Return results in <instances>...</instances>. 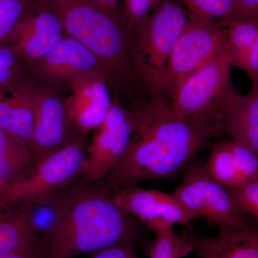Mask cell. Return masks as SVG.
I'll return each mask as SVG.
<instances>
[{
  "instance_id": "ba28073f",
  "label": "cell",
  "mask_w": 258,
  "mask_h": 258,
  "mask_svg": "<svg viewBox=\"0 0 258 258\" xmlns=\"http://www.w3.org/2000/svg\"><path fill=\"white\" fill-rule=\"evenodd\" d=\"M172 194L188 211L198 218L205 217L220 230L238 223L245 215L201 161L194 160L185 168L182 181Z\"/></svg>"
},
{
  "instance_id": "277c9868",
  "label": "cell",
  "mask_w": 258,
  "mask_h": 258,
  "mask_svg": "<svg viewBox=\"0 0 258 258\" xmlns=\"http://www.w3.org/2000/svg\"><path fill=\"white\" fill-rule=\"evenodd\" d=\"M188 20L187 12L177 2L164 0L134 30V74L149 95V101H169L166 91L168 63Z\"/></svg>"
},
{
  "instance_id": "e0dca14e",
  "label": "cell",
  "mask_w": 258,
  "mask_h": 258,
  "mask_svg": "<svg viewBox=\"0 0 258 258\" xmlns=\"http://www.w3.org/2000/svg\"><path fill=\"white\" fill-rule=\"evenodd\" d=\"M224 132L232 142L250 149L258 156V87L252 88L246 96L227 113Z\"/></svg>"
},
{
  "instance_id": "5b68a950",
  "label": "cell",
  "mask_w": 258,
  "mask_h": 258,
  "mask_svg": "<svg viewBox=\"0 0 258 258\" xmlns=\"http://www.w3.org/2000/svg\"><path fill=\"white\" fill-rule=\"evenodd\" d=\"M228 47L186 80L169 102L173 111L187 119L224 127L227 113L242 96L232 84Z\"/></svg>"
},
{
  "instance_id": "836d02e7",
  "label": "cell",
  "mask_w": 258,
  "mask_h": 258,
  "mask_svg": "<svg viewBox=\"0 0 258 258\" xmlns=\"http://www.w3.org/2000/svg\"><path fill=\"white\" fill-rule=\"evenodd\" d=\"M95 2L97 3V4L99 5L100 6L102 7V4H103V0H94Z\"/></svg>"
},
{
  "instance_id": "d6a6232c",
  "label": "cell",
  "mask_w": 258,
  "mask_h": 258,
  "mask_svg": "<svg viewBox=\"0 0 258 258\" xmlns=\"http://www.w3.org/2000/svg\"><path fill=\"white\" fill-rule=\"evenodd\" d=\"M9 187V185L5 184L0 180V209L3 208V200Z\"/></svg>"
},
{
  "instance_id": "8992f818",
  "label": "cell",
  "mask_w": 258,
  "mask_h": 258,
  "mask_svg": "<svg viewBox=\"0 0 258 258\" xmlns=\"http://www.w3.org/2000/svg\"><path fill=\"white\" fill-rule=\"evenodd\" d=\"M86 152L78 137L37 163L26 178L10 186L3 208L46 203L82 172Z\"/></svg>"
},
{
  "instance_id": "4fadbf2b",
  "label": "cell",
  "mask_w": 258,
  "mask_h": 258,
  "mask_svg": "<svg viewBox=\"0 0 258 258\" xmlns=\"http://www.w3.org/2000/svg\"><path fill=\"white\" fill-rule=\"evenodd\" d=\"M71 127L64 100L38 89L30 145L36 164L69 143Z\"/></svg>"
},
{
  "instance_id": "9a60e30c",
  "label": "cell",
  "mask_w": 258,
  "mask_h": 258,
  "mask_svg": "<svg viewBox=\"0 0 258 258\" xmlns=\"http://www.w3.org/2000/svg\"><path fill=\"white\" fill-rule=\"evenodd\" d=\"M39 62L40 74L44 77L53 82L70 85L88 73L98 70L104 71L97 56L70 36L64 37Z\"/></svg>"
},
{
  "instance_id": "3957f363",
  "label": "cell",
  "mask_w": 258,
  "mask_h": 258,
  "mask_svg": "<svg viewBox=\"0 0 258 258\" xmlns=\"http://www.w3.org/2000/svg\"><path fill=\"white\" fill-rule=\"evenodd\" d=\"M64 32L82 43L101 61L107 79L121 81L134 70L133 39L125 20L94 0H45Z\"/></svg>"
},
{
  "instance_id": "7a4b0ae2",
  "label": "cell",
  "mask_w": 258,
  "mask_h": 258,
  "mask_svg": "<svg viewBox=\"0 0 258 258\" xmlns=\"http://www.w3.org/2000/svg\"><path fill=\"white\" fill-rule=\"evenodd\" d=\"M54 209L50 228L39 238L41 258H77L120 242L136 243L140 234L139 220L100 184L71 191Z\"/></svg>"
},
{
  "instance_id": "6da1fadb",
  "label": "cell",
  "mask_w": 258,
  "mask_h": 258,
  "mask_svg": "<svg viewBox=\"0 0 258 258\" xmlns=\"http://www.w3.org/2000/svg\"><path fill=\"white\" fill-rule=\"evenodd\" d=\"M134 111L136 126L128 147L98 182L110 190L176 177L224 132L223 126L180 116L170 102L148 101Z\"/></svg>"
},
{
  "instance_id": "52a82bcc",
  "label": "cell",
  "mask_w": 258,
  "mask_h": 258,
  "mask_svg": "<svg viewBox=\"0 0 258 258\" xmlns=\"http://www.w3.org/2000/svg\"><path fill=\"white\" fill-rule=\"evenodd\" d=\"M227 45V20L205 21L189 18L168 63L166 91L169 101L186 79L208 64Z\"/></svg>"
},
{
  "instance_id": "f1b7e54d",
  "label": "cell",
  "mask_w": 258,
  "mask_h": 258,
  "mask_svg": "<svg viewBox=\"0 0 258 258\" xmlns=\"http://www.w3.org/2000/svg\"><path fill=\"white\" fill-rule=\"evenodd\" d=\"M135 245L132 242H120L93 252L88 258H139Z\"/></svg>"
},
{
  "instance_id": "9c48e42d",
  "label": "cell",
  "mask_w": 258,
  "mask_h": 258,
  "mask_svg": "<svg viewBox=\"0 0 258 258\" xmlns=\"http://www.w3.org/2000/svg\"><path fill=\"white\" fill-rule=\"evenodd\" d=\"M136 126L134 111L125 109L118 98L86 149L83 181L98 183L106 177L128 147Z\"/></svg>"
},
{
  "instance_id": "d6986e66",
  "label": "cell",
  "mask_w": 258,
  "mask_h": 258,
  "mask_svg": "<svg viewBox=\"0 0 258 258\" xmlns=\"http://www.w3.org/2000/svg\"><path fill=\"white\" fill-rule=\"evenodd\" d=\"M36 162L27 144L0 128V180L11 186L26 178Z\"/></svg>"
},
{
  "instance_id": "f546056e",
  "label": "cell",
  "mask_w": 258,
  "mask_h": 258,
  "mask_svg": "<svg viewBox=\"0 0 258 258\" xmlns=\"http://www.w3.org/2000/svg\"><path fill=\"white\" fill-rule=\"evenodd\" d=\"M237 67L247 73L252 81V88L258 87V36Z\"/></svg>"
},
{
  "instance_id": "603a6c76",
  "label": "cell",
  "mask_w": 258,
  "mask_h": 258,
  "mask_svg": "<svg viewBox=\"0 0 258 258\" xmlns=\"http://www.w3.org/2000/svg\"><path fill=\"white\" fill-rule=\"evenodd\" d=\"M236 0H184L190 18L205 21L228 20Z\"/></svg>"
},
{
  "instance_id": "1f68e13d",
  "label": "cell",
  "mask_w": 258,
  "mask_h": 258,
  "mask_svg": "<svg viewBox=\"0 0 258 258\" xmlns=\"http://www.w3.org/2000/svg\"><path fill=\"white\" fill-rule=\"evenodd\" d=\"M0 258H41L39 240L35 243L9 253L0 254Z\"/></svg>"
},
{
  "instance_id": "7402d4cb",
  "label": "cell",
  "mask_w": 258,
  "mask_h": 258,
  "mask_svg": "<svg viewBox=\"0 0 258 258\" xmlns=\"http://www.w3.org/2000/svg\"><path fill=\"white\" fill-rule=\"evenodd\" d=\"M225 20L227 23V47L231 63L236 66L257 39L258 20L234 18Z\"/></svg>"
},
{
  "instance_id": "44dd1931",
  "label": "cell",
  "mask_w": 258,
  "mask_h": 258,
  "mask_svg": "<svg viewBox=\"0 0 258 258\" xmlns=\"http://www.w3.org/2000/svg\"><path fill=\"white\" fill-rule=\"evenodd\" d=\"M207 166L212 178L224 187H238L249 182L239 168L227 141L213 146Z\"/></svg>"
},
{
  "instance_id": "8fae6325",
  "label": "cell",
  "mask_w": 258,
  "mask_h": 258,
  "mask_svg": "<svg viewBox=\"0 0 258 258\" xmlns=\"http://www.w3.org/2000/svg\"><path fill=\"white\" fill-rule=\"evenodd\" d=\"M183 233L198 258H258V220L249 214L214 237L200 235L190 225Z\"/></svg>"
},
{
  "instance_id": "5bb4252c",
  "label": "cell",
  "mask_w": 258,
  "mask_h": 258,
  "mask_svg": "<svg viewBox=\"0 0 258 258\" xmlns=\"http://www.w3.org/2000/svg\"><path fill=\"white\" fill-rule=\"evenodd\" d=\"M60 20L50 9L37 12L21 19L12 32L13 50L18 56L39 61L63 38Z\"/></svg>"
},
{
  "instance_id": "4dcf8cb0",
  "label": "cell",
  "mask_w": 258,
  "mask_h": 258,
  "mask_svg": "<svg viewBox=\"0 0 258 258\" xmlns=\"http://www.w3.org/2000/svg\"><path fill=\"white\" fill-rule=\"evenodd\" d=\"M234 18H252L258 20V0H236L232 14Z\"/></svg>"
},
{
  "instance_id": "30bf717a",
  "label": "cell",
  "mask_w": 258,
  "mask_h": 258,
  "mask_svg": "<svg viewBox=\"0 0 258 258\" xmlns=\"http://www.w3.org/2000/svg\"><path fill=\"white\" fill-rule=\"evenodd\" d=\"M106 75L98 70L73 81L71 93L64 100L70 123L80 133L86 134L103 124L112 100L107 86Z\"/></svg>"
},
{
  "instance_id": "7c38bea8",
  "label": "cell",
  "mask_w": 258,
  "mask_h": 258,
  "mask_svg": "<svg viewBox=\"0 0 258 258\" xmlns=\"http://www.w3.org/2000/svg\"><path fill=\"white\" fill-rule=\"evenodd\" d=\"M115 204L125 213L142 223L164 220L175 225H188L198 217L188 211L173 194L138 186L112 190Z\"/></svg>"
},
{
  "instance_id": "cb8c5ba5",
  "label": "cell",
  "mask_w": 258,
  "mask_h": 258,
  "mask_svg": "<svg viewBox=\"0 0 258 258\" xmlns=\"http://www.w3.org/2000/svg\"><path fill=\"white\" fill-rule=\"evenodd\" d=\"M27 5L28 0H0V41L11 35Z\"/></svg>"
},
{
  "instance_id": "ffe728a7",
  "label": "cell",
  "mask_w": 258,
  "mask_h": 258,
  "mask_svg": "<svg viewBox=\"0 0 258 258\" xmlns=\"http://www.w3.org/2000/svg\"><path fill=\"white\" fill-rule=\"evenodd\" d=\"M147 226L155 235L149 244L150 258H183L193 252L186 236L177 235L172 224L156 220Z\"/></svg>"
},
{
  "instance_id": "83f0119b",
  "label": "cell",
  "mask_w": 258,
  "mask_h": 258,
  "mask_svg": "<svg viewBox=\"0 0 258 258\" xmlns=\"http://www.w3.org/2000/svg\"><path fill=\"white\" fill-rule=\"evenodd\" d=\"M18 55L8 47H0V90L13 86Z\"/></svg>"
},
{
  "instance_id": "484cf974",
  "label": "cell",
  "mask_w": 258,
  "mask_h": 258,
  "mask_svg": "<svg viewBox=\"0 0 258 258\" xmlns=\"http://www.w3.org/2000/svg\"><path fill=\"white\" fill-rule=\"evenodd\" d=\"M230 147L239 168L249 181L258 182V156L247 148L230 142Z\"/></svg>"
},
{
  "instance_id": "4316f807",
  "label": "cell",
  "mask_w": 258,
  "mask_h": 258,
  "mask_svg": "<svg viewBox=\"0 0 258 258\" xmlns=\"http://www.w3.org/2000/svg\"><path fill=\"white\" fill-rule=\"evenodd\" d=\"M151 13V0H125V20L132 31L142 25Z\"/></svg>"
},
{
  "instance_id": "d4e9b609",
  "label": "cell",
  "mask_w": 258,
  "mask_h": 258,
  "mask_svg": "<svg viewBox=\"0 0 258 258\" xmlns=\"http://www.w3.org/2000/svg\"><path fill=\"white\" fill-rule=\"evenodd\" d=\"M226 189L242 213L249 214L258 220V182L249 181L243 186Z\"/></svg>"
},
{
  "instance_id": "2e32d148",
  "label": "cell",
  "mask_w": 258,
  "mask_h": 258,
  "mask_svg": "<svg viewBox=\"0 0 258 258\" xmlns=\"http://www.w3.org/2000/svg\"><path fill=\"white\" fill-rule=\"evenodd\" d=\"M38 89L16 85L0 90V128L30 147Z\"/></svg>"
},
{
  "instance_id": "ac0fdd59",
  "label": "cell",
  "mask_w": 258,
  "mask_h": 258,
  "mask_svg": "<svg viewBox=\"0 0 258 258\" xmlns=\"http://www.w3.org/2000/svg\"><path fill=\"white\" fill-rule=\"evenodd\" d=\"M30 206L0 209V254L9 253L37 242Z\"/></svg>"
}]
</instances>
